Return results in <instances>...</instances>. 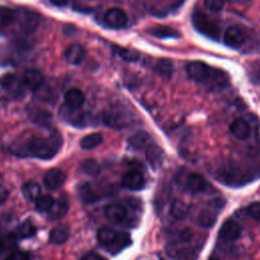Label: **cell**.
<instances>
[{
	"label": "cell",
	"mask_w": 260,
	"mask_h": 260,
	"mask_svg": "<svg viewBox=\"0 0 260 260\" xmlns=\"http://www.w3.org/2000/svg\"><path fill=\"white\" fill-rule=\"evenodd\" d=\"M81 260H108L106 259L105 257L101 256L100 254L98 253H94V252H89L87 254H85Z\"/></svg>",
	"instance_id": "ee69618b"
},
{
	"label": "cell",
	"mask_w": 260,
	"mask_h": 260,
	"mask_svg": "<svg viewBox=\"0 0 260 260\" xmlns=\"http://www.w3.org/2000/svg\"><path fill=\"white\" fill-rule=\"evenodd\" d=\"M229 1H231V2H234V1H236V0H229Z\"/></svg>",
	"instance_id": "c3c4849f"
},
{
	"label": "cell",
	"mask_w": 260,
	"mask_h": 260,
	"mask_svg": "<svg viewBox=\"0 0 260 260\" xmlns=\"http://www.w3.org/2000/svg\"><path fill=\"white\" fill-rule=\"evenodd\" d=\"M117 54L118 56L127 62H135L139 58V53L133 49L130 48H117Z\"/></svg>",
	"instance_id": "74e56055"
},
{
	"label": "cell",
	"mask_w": 260,
	"mask_h": 260,
	"mask_svg": "<svg viewBox=\"0 0 260 260\" xmlns=\"http://www.w3.org/2000/svg\"><path fill=\"white\" fill-rule=\"evenodd\" d=\"M7 197H8V191L6 190L5 187L0 185V204L4 203V201L7 199Z\"/></svg>",
	"instance_id": "f6af8a7d"
},
{
	"label": "cell",
	"mask_w": 260,
	"mask_h": 260,
	"mask_svg": "<svg viewBox=\"0 0 260 260\" xmlns=\"http://www.w3.org/2000/svg\"><path fill=\"white\" fill-rule=\"evenodd\" d=\"M186 187L191 193H201L207 190L208 184L200 174L192 173L187 177Z\"/></svg>",
	"instance_id": "e0dca14e"
},
{
	"label": "cell",
	"mask_w": 260,
	"mask_h": 260,
	"mask_svg": "<svg viewBox=\"0 0 260 260\" xmlns=\"http://www.w3.org/2000/svg\"><path fill=\"white\" fill-rule=\"evenodd\" d=\"M55 199L49 195V194H45V195H41L37 200H36V204L35 207L38 211L40 212H45V211H49V209L51 208L52 204L54 203Z\"/></svg>",
	"instance_id": "d590c367"
},
{
	"label": "cell",
	"mask_w": 260,
	"mask_h": 260,
	"mask_svg": "<svg viewBox=\"0 0 260 260\" xmlns=\"http://www.w3.org/2000/svg\"><path fill=\"white\" fill-rule=\"evenodd\" d=\"M18 13L5 6H0V30H4L10 24H12L15 20H17Z\"/></svg>",
	"instance_id": "484cf974"
},
{
	"label": "cell",
	"mask_w": 260,
	"mask_h": 260,
	"mask_svg": "<svg viewBox=\"0 0 260 260\" xmlns=\"http://www.w3.org/2000/svg\"><path fill=\"white\" fill-rule=\"evenodd\" d=\"M247 213L254 219L260 220V202H253L246 208Z\"/></svg>",
	"instance_id": "60d3db41"
},
{
	"label": "cell",
	"mask_w": 260,
	"mask_h": 260,
	"mask_svg": "<svg viewBox=\"0 0 260 260\" xmlns=\"http://www.w3.org/2000/svg\"><path fill=\"white\" fill-rule=\"evenodd\" d=\"M59 116L63 121L75 127H86L93 124L94 120L88 112L81 111L80 108H72L66 104L60 108Z\"/></svg>",
	"instance_id": "3957f363"
},
{
	"label": "cell",
	"mask_w": 260,
	"mask_h": 260,
	"mask_svg": "<svg viewBox=\"0 0 260 260\" xmlns=\"http://www.w3.org/2000/svg\"><path fill=\"white\" fill-rule=\"evenodd\" d=\"M78 194L84 203H92L103 197V193L99 191L96 186L90 183L81 184L78 188Z\"/></svg>",
	"instance_id": "4fadbf2b"
},
{
	"label": "cell",
	"mask_w": 260,
	"mask_h": 260,
	"mask_svg": "<svg viewBox=\"0 0 260 260\" xmlns=\"http://www.w3.org/2000/svg\"><path fill=\"white\" fill-rule=\"evenodd\" d=\"M0 85L5 90L12 93H18L20 91V82L18 77L13 73H6L0 77Z\"/></svg>",
	"instance_id": "cb8c5ba5"
},
{
	"label": "cell",
	"mask_w": 260,
	"mask_h": 260,
	"mask_svg": "<svg viewBox=\"0 0 260 260\" xmlns=\"http://www.w3.org/2000/svg\"><path fill=\"white\" fill-rule=\"evenodd\" d=\"M4 260H29V254L24 251H13Z\"/></svg>",
	"instance_id": "b9f144b4"
},
{
	"label": "cell",
	"mask_w": 260,
	"mask_h": 260,
	"mask_svg": "<svg viewBox=\"0 0 260 260\" xmlns=\"http://www.w3.org/2000/svg\"><path fill=\"white\" fill-rule=\"evenodd\" d=\"M16 240H17V238H16L15 234H13V233H8V234L0 237V257L4 253L12 250L15 247Z\"/></svg>",
	"instance_id": "d6a6232c"
},
{
	"label": "cell",
	"mask_w": 260,
	"mask_h": 260,
	"mask_svg": "<svg viewBox=\"0 0 260 260\" xmlns=\"http://www.w3.org/2000/svg\"><path fill=\"white\" fill-rule=\"evenodd\" d=\"M37 233L36 225L30 220L23 221L18 228H17V235L18 237L24 239V238H30Z\"/></svg>",
	"instance_id": "8d00e7d4"
},
{
	"label": "cell",
	"mask_w": 260,
	"mask_h": 260,
	"mask_svg": "<svg viewBox=\"0 0 260 260\" xmlns=\"http://www.w3.org/2000/svg\"><path fill=\"white\" fill-rule=\"evenodd\" d=\"M21 192L25 199L34 200V201H36L42 195L41 187L35 181H29V182H26L25 184H23L21 187Z\"/></svg>",
	"instance_id": "f546056e"
},
{
	"label": "cell",
	"mask_w": 260,
	"mask_h": 260,
	"mask_svg": "<svg viewBox=\"0 0 260 260\" xmlns=\"http://www.w3.org/2000/svg\"><path fill=\"white\" fill-rule=\"evenodd\" d=\"M85 57V50L79 44H73L65 52V60L72 65L80 64Z\"/></svg>",
	"instance_id": "ffe728a7"
},
{
	"label": "cell",
	"mask_w": 260,
	"mask_h": 260,
	"mask_svg": "<svg viewBox=\"0 0 260 260\" xmlns=\"http://www.w3.org/2000/svg\"><path fill=\"white\" fill-rule=\"evenodd\" d=\"M155 70L164 77H171L174 71L173 62L169 59H159L155 64Z\"/></svg>",
	"instance_id": "836d02e7"
},
{
	"label": "cell",
	"mask_w": 260,
	"mask_h": 260,
	"mask_svg": "<svg viewBox=\"0 0 260 260\" xmlns=\"http://www.w3.org/2000/svg\"><path fill=\"white\" fill-rule=\"evenodd\" d=\"M102 119L109 127L124 128L131 123L132 116L125 108L117 106L106 110L102 115Z\"/></svg>",
	"instance_id": "5b68a950"
},
{
	"label": "cell",
	"mask_w": 260,
	"mask_h": 260,
	"mask_svg": "<svg viewBox=\"0 0 260 260\" xmlns=\"http://www.w3.org/2000/svg\"><path fill=\"white\" fill-rule=\"evenodd\" d=\"M65 104L72 108H81L85 101V95L83 91L79 88H70L64 94Z\"/></svg>",
	"instance_id": "44dd1931"
},
{
	"label": "cell",
	"mask_w": 260,
	"mask_h": 260,
	"mask_svg": "<svg viewBox=\"0 0 260 260\" xmlns=\"http://www.w3.org/2000/svg\"><path fill=\"white\" fill-rule=\"evenodd\" d=\"M213 68L201 61H192L186 65L187 74L195 81L205 82L211 75Z\"/></svg>",
	"instance_id": "8992f818"
},
{
	"label": "cell",
	"mask_w": 260,
	"mask_h": 260,
	"mask_svg": "<svg viewBox=\"0 0 260 260\" xmlns=\"http://www.w3.org/2000/svg\"><path fill=\"white\" fill-rule=\"evenodd\" d=\"M27 114L30 119L38 125L42 127H49L52 123V115L50 112L46 111L40 107H29L27 108Z\"/></svg>",
	"instance_id": "5bb4252c"
},
{
	"label": "cell",
	"mask_w": 260,
	"mask_h": 260,
	"mask_svg": "<svg viewBox=\"0 0 260 260\" xmlns=\"http://www.w3.org/2000/svg\"><path fill=\"white\" fill-rule=\"evenodd\" d=\"M103 142V136L101 133H90L81 138L79 144L82 149H92Z\"/></svg>",
	"instance_id": "4dcf8cb0"
},
{
	"label": "cell",
	"mask_w": 260,
	"mask_h": 260,
	"mask_svg": "<svg viewBox=\"0 0 260 260\" xmlns=\"http://www.w3.org/2000/svg\"><path fill=\"white\" fill-rule=\"evenodd\" d=\"M225 204V201L222 199V198H215V199H212L209 203H208V206L214 210H220Z\"/></svg>",
	"instance_id": "7bdbcfd3"
},
{
	"label": "cell",
	"mask_w": 260,
	"mask_h": 260,
	"mask_svg": "<svg viewBox=\"0 0 260 260\" xmlns=\"http://www.w3.org/2000/svg\"><path fill=\"white\" fill-rule=\"evenodd\" d=\"M224 44L231 48L238 49L246 41L245 31L238 25H231L226 28L223 36Z\"/></svg>",
	"instance_id": "9c48e42d"
},
{
	"label": "cell",
	"mask_w": 260,
	"mask_h": 260,
	"mask_svg": "<svg viewBox=\"0 0 260 260\" xmlns=\"http://www.w3.org/2000/svg\"><path fill=\"white\" fill-rule=\"evenodd\" d=\"M230 130L235 137L242 140L248 138L251 134L250 125L244 119L234 120L230 126Z\"/></svg>",
	"instance_id": "7402d4cb"
},
{
	"label": "cell",
	"mask_w": 260,
	"mask_h": 260,
	"mask_svg": "<svg viewBox=\"0 0 260 260\" xmlns=\"http://www.w3.org/2000/svg\"><path fill=\"white\" fill-rule=\"evenodd\" d=\"M150 142L151 138L145 131H139L128 138L129 145L135 149H141L145 147L147 148L150 145Z\"/></svg>",
	"instance_id": "d4e9b609"
},
{
	"label": "cell",
	"mask_w": 260,
	"mask_h": 260,
	"mask_svg": "<svg viewBox=\"0 0 260 260\" xmlns=\"http://www.w3.org/2000/svg\"><path fill=\"white\" fill-rule=\"evenodd\" d=\"M62 138L58 131L52 130L48 136L30 135L24 139H19L11 145V152L18 156H31L42 159H49L56 155Z\"/></svg>",
	"instance_id": "6da1fadb"
},
{
	"label": "cell",
	"mask_w": 260,
	"mask_h": 260,
	"mask_svg": "<svg viewBox=\"0 0 260 260\" xmlns=\"http://www.w3.org/2000/svg\"><path fill=\"white\" fill-rule=\"evenodd\" d=\"M146 157L148 162L151 165L153 169L157 168L161 164L162 152L161 149L156 145H149L146 150Z\"/></svg>",
	"instance_id": "1f68e13d"
},
{
	"label": "cell",
	"mask_w": 260,
	"mask_h": 260,
	"mask_svg": "<svg viewBox=\"0 0 260 260\" xmlns=\"http://www.w3.org/2000/svg\"><path fill=\"white\" fill-rule=\"evenodd\" d=\"M22 81L24 85L29 89L37 90L41 88L44 83V75L36 69H28L24 72L22 76Z\"/></svg>",
	"instance_id": "ac0fdd59"
},
{
	"label": "cell",
	"mask_w": 260,
	"mask_h": 260,
	"mask_svg": "<svg viewBox=\"0 0 260 260\" xmlns=\"http://www.w3.org/2000/svg\"><path fill=\"white\" fill-rule=\"evenodd\" d=\"M216 217H217V213L216 211H214V209L210 208L206 209V210H202L198 217H197V223L204 229H209L211 226L214 225L215 221H216Z\"/></svg>",
	"instance_id": "f1b7e54d"
},
{
	"label": "cell",
	"mask_w": 260,
	"mask_h": 260,
	"mask_svg": "<svg viewBox=\"0 0 260 260\" xmlns=\"http://www.w3.org/2000/svg\"><path fill=\"white\" fill-rule=\"evenodd\" d=\"M19 18V26L21 30H23L25 34H31L35 31L40 23V16L39 14L31 12V11H25L18 15Z\"/></svg>",
	"instance_id": "9a60e30c"
},
{
	"label": "cell",
	"mask_w": 260,
	"mask_h": 260,
	"mask_svg": "<svg viewBox=\"0 0 260 260\" xmlns=\"http://www.w3.org/2000/svg\"><path fill=\"white\" fill-rule=\"evenodd\" d=\"M106 24L112 28H123L128 22L126 12L118 7H112L108 9L104 15Z\"/></svg>",
	"instance_id": "52a82bcc"
},
{
	"label": "cell",
	"mask_w": 260,
	"mask_h": 260,
	"mask_svg": "<svg viewBox=\"0 0 260 260\" xmlns=\"http://www.w3.org/2000/svg\"><path fill=\"white\" fill-rule=\"evenodd\" d=\"M204 5L208 10L218 12L223 8L224 0H204Z\"/></svg>",
	"instance_id": "ab89813d"
},
{
	"label": "cell",
	"mask_w": 260,
	"mask_h": 260,
	"mask_svg": "<svg viewBox=\"0 0 260 260\" xmlns=\"http://www.w3.org/2000/svg\"><path fill=\"white\" fill-rule=\"evenodd\" d=\"M69 234H70V231L66 224L57 225L51 231L49 241L53 245H62L68 240Z\"/></svg>",
	"instance_id": "603a6c76"
},
{
	"label": "cell",
	"mask_w": 260,
	"mask_h": 260,
	"mask_svg": "<svg viewBox=\"0 0 260 260\" xmlns=\"http://www.w3.org/2000/svg\"><path fill=\"white\" fill-rule=\"evenodd\" d=\"M96 239L101 246L113 254L119 253L131 243L129 234L109 226L101 228L96 233Z\"/></svg>",
	"instance_id": "7a4b0ae2"
},
{
	"label": "cell",
	"mask_w": 260,
	"mask_h": 260,
	"mask_svg": "<svg viewBox=\"0 0 260 260\" xmlns=\"http://www.w3.org/2000/svg\"><path fill=\"white\" fill-rule=\"evenodd\" d=\"M127 214L128 211L126 207L120 203H111L105 207L106 217L114 223H121L125 221Z\"/></svg>",
	"instance_id": "7c38bea8"
},
{
	"label": "cell",
	"mask_w": 260,
	"mask_h": 260,
	"mask_svg": "<svg viewBox=\"0 0 260 260\" xmlns=\"http://www.w3.org/2000/svg\"><path fill=\"white\" fill-rule=\"evenodd\" d=\"M66 174L60 169H51L44 177V185L47 189L56 190L64 185Z\"/></svg>",
	"instance_id": "8fae6325"
},
{
	"label": "cell",
	"mask_w": 260,
	"mask_h": 260,
	"mask_svg": "<svg viewBox=\"0 0 260 260\" xmlns=\"http://www.w3.org/2000/svg\"><path fill=\"white\" fill-rule=\"evenodd\" d=\"M208 260H219V259L216 258V257H210Z\"/></svg>",
	"instance_id": "7dc6e473"
},
{
	"label": "cell",
	"mask_w": 260,
	"mask_h": 260,
	"mask_svg": "<svg viewBox=\"0 0 260 260\" xmlns=\"http://www.w3.org/2000/svg\"><path fill=\"white\" fill-rule=\"evenodd\" d=\"M168 254L175 260H196L197 252L191 247H170Z\"/></svg>",
	"instance_id": "d6986e66"
},
{
	"label": "cell",
	"mask_w": 260,
	"mask_h": 260,
	"mask_svg": "<svg viewBox=\"0 0 260 260\" xmlns=\"http://www.w3.org/2000/svg\"><path fill=\"white\" fill-rule=\"evenodd\" d=\"M192 23L195 29L200 34L213 40L218 39L219 32H220L218 24L212 19H210L206 14H204L199 9H196L193 11Z\"/></svg>",
	"instance_id": "277c9868"
},
{
	"label": "cell",
	"mask_w": 260,
	"mask_h": 260,
	"mask_svg": "<svg viewBox=\"0 0 260 260\" xmlns=\"http://www.w3.org/2000/svg\"><path fill=\"white\" fill-rule=\"evenodd\" d=\"M122 184L124 187L132 191H139L144 188L145 179L143 174L138 170L128 171L122 178Z\"/></svg>",
	"instance_id": "30bf717a"
},
{
	"label": "cell",
	"mask_w": 260,
	"mask_h": 260,
	"mask_svg": "<svg viewBox=\"0 0 260 260\" xmlns=\"http://www.w3.org/2000/svg\"><path fill=\"white\" fill-rule=\"evenodd\" d=\"M50 2L56 6H65L68 3V0H50Z\"/></svg>",
	"instance_id": "bcb514c9"
},
{
	"label": "cell",
	"mask_w": 260,
	"mask_h": 260,
	"mask_svg": "<svg viewBox=\"0 0 260 260\" xmlns=\"http://www.w3.org/2000/svg\"><path fill=\"white\" fill-rule=\"evenodd\" d=\"M147 32L157 39H170V38H179L180 32L170 26H155L147 30Z\"/></svg>",
	"instance_id": "4316f807"
},
{
	"label": "cell",
	"mask_w": 260,
	"mask_h": 260,
	"mask_svg": "<svg viewBox=\"0 0 260 260\" xmlns=\"http://www.w3.org/2000/svg\"><path fill=\"white\" fill-rule=\"evenodd\" d=\"M247 72L250 81L255 85H260V59L251 62Z\"/></svg>",
	"instance_id": "e575fe53"
},
{
	"label": "cell",
	"mask_w": 260,
	"mask_h": 260,
	"mask_svg": "<svg viewBox=\"0 0 260 260\" xmlns=\"http://www.w3.org/2000/svg\"><path fill=\"white\" fill-rule=\"evenodd\" d=\"M242 225L235 219H226L218 231V237L220 240L230 242L238 240L242 235Z\"/></svg>",
	"instance_id": "ba28073f"
},
{
	"label": "cell",
	"mask_w": 260,
	"mask_h": 260,
	"mask_svg": "<svg viewBox=\"0 0 260 260\" xmlns=\"http://www.w3.org/2000/svg\"><path fill=\"white\" fill-rule=\"evenodd\" d=\"M81 170L88 176L95 177L100 173V166L98 161L93 158H88L84 160L81 165Z\"/></svg>",
	"instance_id": "f35d334b"
},
{
	"label": "cell",
	"mask_w": 260,
	"mask_h": 260,
	"mask_svg": "<svg viewBox=\"0 0 260 260\" xmlns=\"http://www.w3.org/2000/svg\"><path fill=\"white\" fill-rule=\"evenodd\" d=\"M189 213V206L180 199H175L170 206V214L176 219H184Z\"/></svg>",
	"instance_id": "83f0119b"
},
{
	"label": "cell",
	"mask_w": 260,
	"mask_h": 260,
	"mask_svg": "<svg viewBox=\"0 0 260 260\" xmlns=\"http://www.w3.org/2000/svg\"><path fill=\"white\" fill-rule=\"evenodd\" d=\"M69 208V201L65 196H61L54 201L51 208L48 211V215L51 219L57 220L64 217Z\"/></svg>",
	"instance_id": "2e32d148"
}]
</instances>
